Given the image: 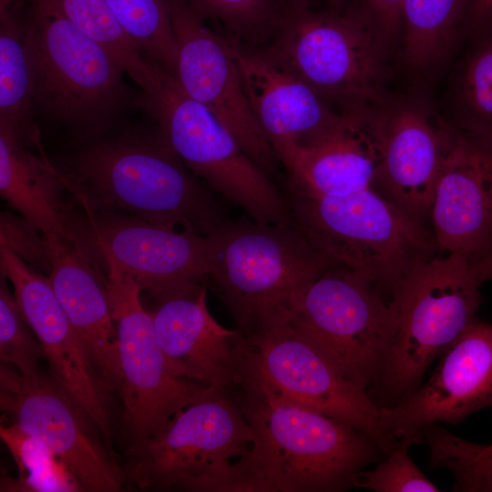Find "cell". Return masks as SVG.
<instances>
[{"instance_id":"cell-1","label":"cell","mask_w":492,"mask_h":492,"mask_svg":"<svg viewBox=\"0 0 492 492\" xmlns=\"http://www.w3.org/2000/svg\"><path fill=\"white\" fill-rule=\"evenodd\" d=\"M241 373L234 397L253 439L218 491H343L353 488L364 467L385 456L374 439L353 425L280 394L244 357Z\"/></svg>"},{"instance_id":"cell-2","label":"cell","mask_w":492,"mask_h":492,"mask_svg":"<svg viewBox=\"0 0 492 492\" xmlns=\"http://www.w3.org/2000/svg\"><path fill=\"white\" fill-rule=\"evenodd\" d=\"M86 216L121 213L203 235L225 219L215 198L159 128L114 129L77 143L54 164Z\"/></svg>"},{"instance_id":"cell-3","label":"cell","mask_w":492,"mask_h":492,"mask_svg":"<svg viewBox=\"0 0 492 492\" xmlns=\"http://www.w3.org/2000/svg\"><path fill=\"white\" fill-rule=\"evenodd\" d=\"M209 238L208 277L243 335L288 324L311 283L336 265L293 224L225 220Z\"/></svg>"},{"instance_id":"cell-4","label":"cell","mask_w":492,"mask_h":492,"mask_svg":"<svg viewBox=\"0 0 492 492\" xmlns=\"http://www.w3.org/2000/svg\"><path fill=\"white\" fill-rule=\"evenodd\" d=\"M285 196L292 224L306 240L389 301L415 269L442 253L430 228L372 188L320 196L287 185Z\"/></svg>"},{"instance_id":"cell-5","label":"cell","mask_w":492,"mask_h":492,"mask_svg":"<svg viewBox=\"0 0 492 492\" xmlns=\"http://www.w3.org/2000/svg\"><path fill=\"white\" fill-rule=\"evenodd\" d=\"M27 3L26 36L36 107L67 128L77 144L116 129L129 98L122 67L53 0Z\"/></svg>"},{"instance_id":"cell-6","label":"cell","mask_w":492,"mask_h":492,"mask_svg":"<svg viewBox=\"0 0 492 492\" xmlns=\"http://www.w3.org/2000/svg\"><path fill=\"white\" fill-rule=\"evenodd\" d=\"M473 262L446 253L415 269L393 296L395 329L374 388L378 406L412 395L433 362L476 319L481 303Z\"/></svg>"},{"instance_id":"cell-7","label":"cell","mask_w":492,"mask_h":492,"mask_svg":"<svg viewBox=\"0 0 492 492\" xmlns=\"http://www.w3.org/2000/svg\"><path fill=\"white\" fill-rule=\"evenodd\" d=\"M271 49L339 111L374 107L390 96L391 46L355 7L289 11Z\"/></svg>"},{"instance_id":"cell-8","label":"cell","mask_w":492,"mask_h":492,"mask_svg":"<svg viewBox=\"0 0 492 492\" xmlns=\"http://www.w3.org/2000/svg\"><path fill=\"white\" fill-rule=\"evenodd\" d=\"M158 123L173 149L198 178L264 223L292 224L290 207L272 178L241 148L202 104L156 64L152 88L137 99Z\"/></svg>"},{"instance_id":"cell-9","label":"cell","mask_w":492,"mask_h":492,"mask_svg":"<svg viewBox=\"0 0 492 492\" xmlns=\"http://www.w3.org/2000/svg\"><path fill=\"white\" fill-rule=\"evenodd\" d=\"M231 391L213 389L154 435L128 445L126 481L140 489L218 491L253 432Z\"/></svg>"},{"instance_id":"cell-10","label":"cell","mask_w":492,"mask_h":492,"mask_svg":"<svg viewBox=\"0 0 492 492\" xmlns=\"http://www.w3.org/2000/svg\"><path fill=\"white\" fill-rule=\"evenodd\" d=\"M288 324L367 391L381 373L395 313L391 302L370 281L336 264L311 283Z\"/></svg>"},{"instance_id":"cell-11","label":"cell","mask_w":492,"mask_h":492,"mask_svg":"<svg viewBox=\"0 0 492 492\" xmlns=\"http://www.w3.org/2000/svg\"><path fill=\"white\" fill-rule=\"evenodd\" d=\"M106 278L118 335L122 426L130 445L154 435L176 413L216 388L176 376L152 315L141 302L140 285L116 271H108Z\"/></svg>"},{"instance_id":"cell-12","label":"cell","mask_w":492,"mask_h":492,"mask_svg":"<svg viewBox=\"0 0 492 492\" xmlns=\"http://www.w3.org/2000/svg\"><path fill=\"white\" fill-rule=\"evenodd\" d=\"M0 408L9 423L45 443L85 491L116 492L127 482L96 423L51 374L24 375L1 362Z\"/></svg>"},{"instance_id":"cell-13","label":"cell","mask_w":492,"mask_h":492,"mask_svg":"<svg viewBox=\"0 0 492 492\" xmlns=\"http://www.w3.org/2000/svg\"><path fill=\"white\" fill-rule=\"evenodd\" d=\"M248 364L288 399L347 422L374 439L386 456L398 439L385 432L368 391L348 380L290 324L244 335Z\"/></svg>"},{"instance_id":"cell-14","label":"cell","mask_w":492,"mask_h":492,"mask_svg":"<svg viewBox=\"0 0 492 492\" xmlns=\"http://www.w3.org/2000/svg\"><path fill=\"white\" fill-rule=\"evenodd\" d=\"M169 1L178 46L174 78L255 163L275 177L279 159L251 110L227 37L210 30L186 0Z\"/></svg>"},{"instance_id":"cell-15","label":"cell","mask_w":492,"mask_h":492,"mask_svg":"<svg viewBox=\"0 0 492 492\" xmlns=\"http://www.w3.org/2000/svg\"><path fill=\"white\" fill-rule=\"evenodd\" d=\"M87 217L106 272L130 276L157 301L192 292L209 276V235L178 232L128 214Z\"/></svg>"},{"instance_id":"cell-16","label":"cell","mask_w":492,"mask_h":492,"mask_svg":"<svg viewBox=\"0 0 492 492\" xmlns=\"http://www.w3.org/2000/svg\"><path fill=\"white\" fill-rule=\"evenodd\" d=\"M492 407V323L474 319L439 356L430 378L408 397L380 408V422L396 439L423 440L431 424L456 425Z\"/></svg>"},{"instance_id":"cell-17","label":"cell","mask_w":492,"mask_h":492,"mask_svg":"<svg viewBox=\"0 0 492 492\" xmlns=\"http://www.w3.org/2000/svg\"><path fill=\"white\" fill-rule=\"evenodd\" d=\"M381 157L372 185L378 194L431 229V211L449 126L413 97L379 106Z\"/></svg>"},{"instance_id":"cell-18","label":"cell","mask_w":492,"mask_h":492,"mask_svg":"<svg viewBox=\"0 0 492 492\" xmlns=\"http://www.w3.org/2000/svg\"><path fill=\"white\" fill-rule=\"evenodd\" d=\"M448 126L431 230L442 253L474 263L492 251V138Z\"/></svg>"},{"instance_id":"cell-19","label":"cell","mask_w":492,"mask_h":492,"mask_svg":"<svg viewBox=\"0 0 492 492\" xmlns=\"http://www.w3.org/2000/svg\"><path fill=\"white\" fill-rule=\"evenodd\" d=\"M0 268L40 343L50 374L89 415L113 450L109 394L48 277L5 248H0Z\"/></svg>"},{"instance_id":"cell-20","label":"cell","mask_w":492,"mask_h":492,"mask_svg":"<svg viewBox=\"0 0 492 492\" xmlns=\"http://www.w3.org/2000/svg\"><path fill=\"white\" fill-rule=\"evenodd\" d=\"M251 110L279 161L287 169L297 148L337 117L317 92L269 46L228 36Z\"/></svg>"},{"instance_id":"cell-21","label":"cell","mask_w":492,"mask_h":492,"mask_svg":"<svg viewBox=\"0 0 492 492\" xmlns=\"http://www.w3.org/2000/svg\"><path fill=\"white\" fill-rule=\"evenodd\" d=\"M205 284L158 302L150 312L171 372L178 377L220 390H232L241 378L244 335L210 314Z\"/></svg>"},{"instance_id":"cell-22","label":"cell","mask_w":492,"mask_h":492,"mask_svg":"<svg viewBox=\"0 0 492 492\" xmlns=\"http://www.w3.org/2000/svg\"><path fill=\"white\" fill-rule=\"evenodd\" d=\"M379 105L341 110L320 134L299 146L287 185L320 196L372 188L381 157Z\"/></svg>"},{"instance_id":"cell-23","label":"cell","mask_w":492,"mask_h":492,"mask_svg":"<svg viewBox=\"0 0 492 492\" xmlns=\"http://www.w3.org/2000/svg\"><path fill=\"white\" fill-rule=\"evenodd\" d=\"M50 258L48 279L54 292L83 342L107 392L118 393V335L106 274L70 241L44 234Z\"/></svg>"},{"instance_id":"cell-24","label":"cell","mask_w":492,"mask_h":492,"mask_svg":"<svg viewBox=\"0 0 492 492\" xmlns=\"http://www.w3.org/2000/svg\"><path fill=\"white\" fill-rule=\"evenodd\" d=\"M55 165L43 154L0 137V193L43 234L73 243L98 270L103 259L87 217L67 200Z\"/></svg>"},{"instance_id":"cell-25","label":"cell","mask_w":492,"mask_h":492,"mask_svg":"<svg viewBox=\"0 0 492 492\" xmlns=\"http://www.w3.org/2000/svg\"><path fill=\"white\" fill-rule=\"evenodd\" d=\"M25 0H0V137L40 146L33 119L35 85L26 46Z\"/></svg>"},{"instance_id":"cell-26","label":"cell","mask_w":492,"mask_h":492,"mask_svg":"<svg viewBox=\"0 0 492 492\" xmlns=\"http://www.w3.org/2000/svg\"><path fill=\"white\" fill-rule=\"evenodd\" d=\"M470 0H405L402 49L406 66L423 72L443 62L464 30Z\"/></svg>"},{"instance_id":"cell-27","label":"cell","mask_w":492,"mask_h":492,"mask_svg":"<svg viewBox=\"0 0 492 492\" xmlns=\"http://www.w3.org/2000/svg\"><path fill=\"white\" fill-rule=\"evenodd\" d=\"M61 13L88 36L102 45L141 89L152 88L155 63L143 55L125 33L106 0H53Z\"/></svg>"},{"instance_id":"cell-28","label":"cell","mask_w":492,"mask_h":492,"mask_svg":"<svg viewBox=\"0 0 492 492\" xmlns=\"http://www.w3.org/2000/svg\"><path fill=\"white\" fill-rule=\"evenodd\" d=\"M0 436L18 468V477L5 475L1 491H85L67 466L42 441L16 425L1 424Z\"/></svg>"},{"instance_id":"cell-29","label":"cell","mask_w":492,"mask_h":492,"mask_svg":"<svg viewBox=\"0 0 492 492\" xmlns=\"http://www.w3.org/2000/svg\"><path fill=\"white\" fill-rule=\"evenodd\" d=\"M477 40L462 61L452 91L456 128L492 138V29Z\"/></svg>"},{"instance_id":"cell-30","label":"cell","mask_w":492,"mask_h":492,"mask_svg":"<svg viewBox=\"0 0 492 492\" xmlns=\"http://www.w3.org/2000/svg\"><path fill=\"white\" fill-rule=\"evenodd\" d=\"M125 33L145 57L158 63L172 76L178 46L169 0H106Z\"/></svg>"},{"instance_id":"cell-31","label":"cell","mask_w":492,"mask_h":492,"mask_svg":"<svg viewBox=\"0 0 492 492\" xmlns=\"http://www.w3.org/2000/svg\"><path fill=\"white\" fill-rule=\"evenodd\" d=\"M429 450V466L446 469L455 492H492V443L477 444L446 430L440 424L423 429Z\"/></svg>"},{"instance_id":"cell-32","label":"cell","mask_w":492,"mask_h":492,"mask_svg":"<svg viewBox=\"0 0 492 492\" xmlns=\"http://www.w3.org/2000/svg\"><path fill=\"white\" fill-rule=\"evenodd\" d=\"M203 19L222 24L230 36L257 44L275 34L288 9L282 0H186Z\"/></svg>"},{"instance_id":"cell-33","label":"cell","mask_w":492,"mask_h":492,"mask_svg":"<svg viewBox=\"0 0 492 492\" xmlns=\"http://www.w3.org/2000/svg\"><path fill=\"white\" fill-rule=\"evenodd\" d=\"M6 281L1 273L0 359L22 374L33 376L40 373L38 364L45 354Z\"/></svg>"},{"instance_id":"cell-34","label":"cell","mask_w":492,"mask_h":492,"mask_svg":"<svg viewBox=\"0 0 492 492\" xmlns=\"http://www.w3.org/2000/svg\"><path fill=\"white\" fill-rule=\"evenodd\" d=\"M415 441L398 439L396 446L371 470L360 471L353 487L374 492H438L440 489L418 468L409 450Z\"/></svg>"},{"instance_id":"cell-35","label":"cell","mask_w":492,"mask_h":492,"mask_svg":"<svg viewBox=\"0 0 492 492\" xmlns=\"http://www.w3.org/2000/svg\"><path fill=\"white\" fill-rule=\"evenodd\" d=\"M1 248H5L36 270L50 271V258L46 238L26 218L1 213ZM41 232V231H40Z\"/></svg>"},{"instance_id":"cell-36","label":"cell","mask_w":492,"mask_h":492,"mask_svg":"<svg viewBox=\"0 0 492 492\" xmlns=\"http://www.w3.org/2000/svg\"><path fill=\"white\" fill-rule=\"evenodd\" d=\"M359 10L392 46L402 32L405 0H354Z\"/></svg>"},{"instance_id":"cell-37","label":"cell","mask_w":492,"mask_h":492,"mask_svg":"<svg viewBox=\"0 0 492 492\" xmlns=\"http://www.w3.org/2000/svg\"><path fill=\"white\" fill-rule=\"evenodd\" d=\"M475 36L492 29V0H470L464 30Z\"/></svg>"},{"instance_id":"cell-38","label":"cell","mask_w":492,"mask_h":492,"mask_svg":"<svg viewBox=\"0 0 492 492\" xmlns=\"http://www.w3.org/2000/svg\"><path fill=\"white\" fill-rule=\"evenodd\" d=\"M474 272L478 282L492 281V251L480 261L473 263Z\"/></svg>"},{"instance_id":"cell-39","label":"cell","mask_w":492,"mask_h":492,"mask_svg":"<svg viewBox=\"0 0 492 492\" xmlns=\"http://www.w3.org/2000/svg\"><path fill=\"white\" fill-rule=\"evenodd\" d=\"M289 11L310 7L311 0H282Z\"/></svg>"},{"instance_id":"cell-40","label":"cell","mask_w":492,"mask_h":492,"mask_svg":"<svg viewBox=\"0 0 492 492\" xmlns=\"http://www.w3.org/2000/svg\"><path fill=\"white\" fill-rule=\"evenodd\" d=\"M349 0H327L328 10L333 12L342 11L346 7V4Z\"/></svg>"}]
</instances>
